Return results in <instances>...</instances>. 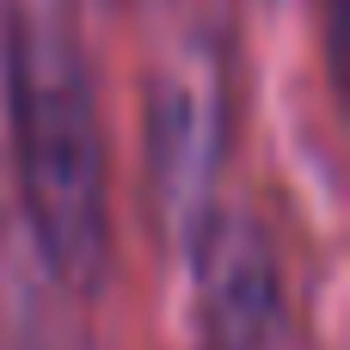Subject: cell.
<instances>
[{"label": "cell", "instance_id": "1", "mask_svg": "<svg viewBox=\"0 0 350 350\" xmlns=\"http://www.w3.org/2000/svg\"><path fill=\"white\" fill-rule=\"evenodd\" d=\"M0 111L18 209L43 277L92 301L111 283V129L92 55L55 0H12L0 25Z\"/></svg>", "mask_w": 350, "mask_h": 350}, {"label": "cell", "instance_id": "2", "mask_svg": "<svg viewBox=\"0 0 350 350\" xmlns=\"http://www.w3.org/2000/svg\"><path fill=\"white\" fill-rule=\"evenodd\" d=\"M142 135H148V191L166 240L191 252V240L221 209V172L234 142V92L228 55L209 31H178L148 62L142 92Z\"/></svg>", "mask_w": 350, "mask_h": 350}, {"label": "cell", "instance_id": "3", "mask_svg": "<svg viewBox=\"0 0 350 350\" xmlns=\"http://www.w3.org/2000/svg\"><path fill=\"white\" fill-rule=\"evenodd\" d=\"M185 258L197 289V350H308L295 332L277 240L252 209L221 197Z\"/></svg>", "mask_w": 350, "mask_h": 350}, {"label": "cell", "instance_id": "4", "mask_svg": "<svg viewBox=\"0 0 350 350\" xmlns=\"http://www.w3.org/2000/svg\"><path fill=\"white\" fill-rule=\"evenodd\" d=\"M6 350H86V345L68 338V332H43V326H31V332H18Z\"/></svg>", "mask_w": 350, "mask_h": 350}]
</instances>
